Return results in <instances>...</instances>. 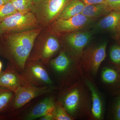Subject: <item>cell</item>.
Listing matches in <instances>:
<instances>
[{
  "mask_svg": "<svg viewBox=\"0 0 120 120\" xmlns=\"http://www.w3.org/2000/svg\"><path fill=\"white\" fill-rule=\"evenodd\" d=\"M93 21L82 14L66 19L56 20L47 27L50 33L56 35H63L79 31Z\"/></svg>",
  "mask_w": 120,
  "mask_h": 120,
  "instance_id": "obj_7",
  "label": "cell"
},
{
  "mask_svg": "<svg viewBox=\"0 0 120 120\" xmlns=\"http://www.w3.org/2000/svg\"><path fill=\"white\" fill-rule=\"evenodd\" d=\"M41 120H54V116L52 115H47L43 116L40 118Z\"/></svg>",
  "mask_w": 120,
  "mask_h": 120,
  "instance_id": "obj_27",
  "label": "cell"
},
{
  "mask_svg": "<svg viewBox=\"0 0 120 120\" xmlns=\"http://www.w3.org/2000/svg\"><path fill=\"white\" fill-rule=\"evenodd\" d=\"M0 24L3 33L23 32L41 27L32 11L16 12L5 19Z\"/></svg>",
  "mask_w": 120,
  "mask_h": 120,
  "instance_id": "obj_6",
  "label": "cell"
},
{
  "mask_svg": "<svg viewBox=\"0 0 120 120\" xmlns=\"http://www.w3.org/2000/svg\"><path fill=\"white\" fill-rule=\"evenodd\" d=\"M51 63L56 72L61 74L68 73L75 82L80 79V77L82 76L79 62H72L64 51L60 52L58 56L52 60Z\"/></svg>",
  "mask_w": 120,
  "mask_h": 120,
  "instance_id": "obj_11",
  "label": "cell"
},
{
  "mask_svg": "<svg viewBox=\"0 0 120 120\" xmlns=\"http://www.w3.org/2000/svg\"><path fill=\"white\" fill-rule=\"evenodd\" d=\"M82 77L91 95L92 106L90 118L93 120H103L105 113V103L101 92L91 79V77L83 75Z\"/></svg>",
  "mask_w": 120,
  "mask_h": 120,
  "instance_id": "obj_12",
  "label": "cell"
},
{
  "mask_svg": "<svg viewBox=\"0 0 120 120\" xmlns=\"http://www.w3.org/2000/svg\"><path fill=\"white\" fill-rule=\"evenodd\" d=\"M15 95V92L11 90L0 87V119H4L1 114L10 108Z\"/></svg>",
  "mask_w": 120,
  "mask_h": 120,
  "instance_id": "obj_18",
  "label": "cell"
},
{
  "mask_svg": "<svg viewBox=\"0 0 120 120\" xmlns=\"http://www.w3.org/2000/svg\"><path fill=\"white\" fill-rule=\"evenodd\" d=\"M112 11L120 12V0H105Z\"/></svg>",
  "mask_w": 120,
  "mask_h": 120,
  "instance_id": "obj_25",
  "label": "cell"
},
{
  "mask_svg": "<svg viewBox=\"0 0 120 120\" xmlns=\"http://www.w3.org/2000/svg\"><path fill=\"white\" fill-rule=\"evenodd\" d=\"M70 0H41L32 10L39 26L46 28L56 21Z\"/></svg>",
  "mask_w": 120,
  "mask_h": 120,
  "instance_id": "obj_4",
  "label": "cell"
},
{
  "mask_svg": "<svg viewBox=\"0 0 120 120\" xmlns=\"http://www.w3.org/2000/svg\"><path fill=\"white\" fill-rule=\"evenodd\" d=\"M53 90L51 86H38L26 84L20 86L15 92L11 112L22 107L35 98L51 92Z\"/></svg>",
  "mask_w": 120,
  "mask_h": 120,
  "instance_id": "obj_8",
  "label": "cell"
},
{
  "mask_svg": "<svg viewBox=\"0 0 120 120\" xmlns=\"http://www.w3.org/2000/svg\"><path fill=\"white\" fill-rule=\"evenodd\" d=\"M54 120H73L75 119L67 112L62 104L60 101H58L55 105Z\"/></svg>",
  "mask_w": 120,
  "mask_h": 120,
  "instance_id": "obj_21",
  "label": "cell"
},
{
  "mask_svg": "<svg viewBox=\"0 0 120 120\" xmlns=\"http://www.w3.org/2000/svg\"><path fill=\"white\" fill-rule=\"evenodd\" d=\"M55 105L52 98H46L32 109L26 117V120H35L47 115L54 116Z\"/></svg>",
  "mask_w": 120,
  "mask_h": 120,
  "instance_id": "obj_14",
  "label": "cell"
},
{
  "mask_svg": "<svg viewBox=\"0 0 120 120\" xmlns=\"http://www.w3.org/2000/svg\"><path fill=\"white\" fill-rule=\"evenodd\" d=\"M27 61L22 73L29 83L38 86H51L52 84L47 71L38 61Z\"/></svg>",
  "mask_w": 120,
  "mask_h": 120,
  "instance_id": "obj_10",
  "label": "cell"
},
{
  "mask_svg": "<svg viewBox=\"0 0 120 120\" xmlns=\"http://www.w3.org/2000/svg\"><path fill=\"white\" fill-rule=\"evenodd\" d=\"M85 4V5L95 4H106L105 0H80Z\"/></svg>",
  "mask_w": 120,
  "mask_h": 120,
  "instance_id": "obj_26",
  "label": "cell"
},
{
  "mask_svg": "<svg viewBox=\"0 0 120 120\" xmlns=\"http://www.w3.org/2000/svg\"><path fill=\"white\" fill-rule=\"evenodd\" d=\"M101 77L104 83L109 84L116 83L120 79V74L116 71L107 67L103 69Z\"/></svg>",
  "mask_w": 120,
  "mask_h": 120,
  "instance_id": "obj_19",
  "label": "cell"
},
{
  "mask_svg": "<svg viewBox=\"0 0 120 120\" xmlns=\"http://www.w3.org/2000/svg\"><path fill=\"white\" fill-rule=\"evenodd\" d=\"M120 23H119V25H118V28H117V29H118V28H120Z\"/></svg>",
  "mask_w": 120,
  "mask_h": 120,
  "instance_id": "obj_32",
  "label": "cell"
},
{
  "mask_svg": "<svg viewBox=\"0 0 120 120\" xmlns=\"http://www.w3.org/2000/svg\"><path fill=\"white\" fill-rule=\"evenodd\" d=\"M10 0H0V7L9 2Z\"/></svg>",
  "mask_w": 120,
  "mask_h": 120,
  "instance_id": "obj_28",
  "label": "cell"
},
{
  "mask_svg": "<svg viewBox=\"0 0 120 120\" xmlns=\"http://www.w3.org/2000/svg\"><path fill=\"white\" fill-rule=\"evenodd\" d=\"M43 28L2 33L0 35V56L18 71L23 72L35 39Z\"/></svg>",
  "mask_w": 120,
  "mask_h": 120,
  "instance_id": "obj_1",
  "label": "cell"
},
{
  "mask_svg": "<svg viewBox=\"0 0 120 120\" xmlns=\"http://www.w3.org/2000/svg\"><path fill=\"white\" fill-rule=\"evenodd\" d=\"M26 84L30 83L10 62L8 63L5 70L0 72V87L15 92L19 87Z\"/></svg>",
  "mask_w": 120,
  "mask_h": 120,
  "instance_id": "obj_13",
  "label": "cell"
},
{
  "mask_svg": "<svg viewBox=\"0 0 120 120\" xmlns=\"http://www.w3.org/2000/svg\"><path fill=\"white\" fill-rule=\"evenodd\" d=\"M33 0V1H34V5L35 4H36L38 2H39L41 0Z\"/></svg>",
  "mask_w": 120,
  "mask_h": 120,
  "instance_id": "obj_29",
  "label": "cell"
},
{
  "mask_svg": "<svg viewBox=\"0 0 120 120\" xmlns=\"http://www.w3.org/2000/svg\"><path fill=\"white\" fill-rule=\"evenodd\" d=\"M107 43L91 46L84 50L79 61L83 75H96L106 56Z\"/></svg>",
  "mask_w": 120,
  "mask_h": 120,
  "instance_id": "obj_5",
  "label": "cell"
},
{
  "mask_svg": "<svg viewBox=\"0 0 120 120\" xmlns=\"http://www.w3.org/2000/svg\"><path fill=\"white\" fill-rule=\"evenodd\" d=\"M3 33L2 30V28H1V26L0 23V35L1 34Z\"/></svg>",
  "mask_w": 120,
  "mask_h": 120,
  "instance_id": "obj_31",
  "label": "cell"
},
{
  "mask_svg": "<svg viewBox=\"0 0 120 120\" xmlns=\"http://www.w3.org/2000/svg\"><path fill=\"white\" fill-rule=\"evenodd\" d=\"M85 6V4L80 0H70L63 9L57 19H66L82 14Z\"/></svg>",
  "mask_w": 120,
  "mask_h": 120,
  "instance_id": "obj_16",
  "label": "cell"
},
{
  "mask_svg": "<svg viewBox=\"0 0 120 120\" xmlns=\"http://www.w3.org/2000/svg\"><path fill=\"white\" fill-rule=\"evenodd\" d=\"M112 114L114 120H120V94L116 98L113 103Z\"/></svg>",
  "mask_w": 120,
  "mask_h": 120,
  "instance_id": "obj_24",
  "label": "cell"
},
{
  "mask_svg": "<svg viewBox=\"0 0 120 120\" xmlns=\"http://www.w3.org/2000/svg\"><path fill=\"white\" fill-rule=\"evenodd\" d=\"M66 48L73 59L79 62L81 56L90 40L91 35L88 31H76L64 35Z\"/></svg>",
  "mask_w": 120,
  "mask_h": 120,
  "instance_id": "obj_9",
  "label": "cell"
},
{
  "mask_svg": "<svg viewBox=\"0 0 120 120\" xmlns=\"http://www.w3.org/2000/svg\"><path fill=\"white\" fill-rule=\"evenodd\" d=\"M2 67V62L0 61V72L1 71Z\"/></svg>",
  "mask_w": 120,
  "mask_h": 120,
  "instance_id": "obj_30",
  "label": "cell"
},
{
  "mask_svg": "<svg viewBox=\"0 0 120 120\" xmlns=\"http://www.w3.org/2000/svg\"><path fill=\"white\" fill-rule=\"evenodd\" d=\"M118 30H120V28H118Z\"/></svg>",
  "mask_w": 120,
  "mask_h": 120,
  "instance_id": "obj_33",
  "label": "cell"
},
{
  "mask_svg": "<svg viewBox=\"0 0 120 120\" xmlns=\"http://www.w3.org/2000/svg\"><path fill=\"white\" fill-rule=\"evenodd\" d=\"M120 22V12L112 11L99 20L97 26L102 30H116Z\"/></svg>",
  "mask_w": 120,
  "mask_h": 120,
  "instance_id": "obj_17",
  "label": "cell"
},
{
  "mask_svg": "<svg viewBox=\"0 0 120 120\" xmlns=\"http://www.w3.org/2000/svg\"><path fill=\"white\" fill-rule=\"evenodd\" d=\"M59 101L75 120L90 118L92 106L91 95L82 77L65 90Z\"/></svg>",
  "mask_w": 120,
  "mask_h": 120,
  "instance_id": "obj_2",
  "label": "cell"
},
{
  "mask_svg": "<svg viewBox=\"0 0 120 120\" xmlns=\"http://www.w3.org/2000/svg\"><path fill=\"white\" fill-rule=\"evenodd\" d=\"M56 36L47 28H43L38 35V41H35L27 61L41 60L44 64L48 63L60 48V42Z\"/></svg>",
  "mask_w": 120,
  "mask_h": 120,
  "instance_id": "obj_3",
  "label": "cell"
},
{
  "mask_svg": "<svg viewBox=\"0 0 120 120\" xmlns=\"http://www.w3.org/2000/svg\"><path fill=\"white\" fill-rule=\"evenodd\" d=\"M112 11L106 4L102 3L85 5L82 14L93 20L105 16Z\"/></svg>",
  "mask_w": 120,
  "mask_h": 120,
  "instance_id": "obj_15",
  "label": "cell"
},
{
  "mask_svg": "<svg viewBox=\"0 0 120 120\" xmlns=\"http://www.w3.org/2000/svg\"><path fill=\"white\" fill-rule=\"evenodd\" d=\"M10 1L17 12L20 13L32 11L34 5L33 0H11Z\"/></svg>",
  "mask_w": 120,
  "mask_h": 120,
  "instance_id": "obj_20",
  "label": "cell"
},
{
  "mask_svg": "<svg viewBox=\"0 0 120 120\" xmlns=\"http://www.w3.org/2000/svg\"><path fill=\"white\" fill-rule=\"evenodd\" d=\"M110 57L112 62L116 65L120 72V46L114 45L110 52Z\"/></svg>",
  "mask_w": 120,
  "mask_h": 120,
  "instance_id": "obj_23",
  "label": "cell"
},
{
  "mask_svg": "<svg viewBox=\"0 0 120 120\" xmlns=\"http://www.w3.org/2000/svg\"><path fill=\"white\" fill-rule=\"evenodd\" d=\"M17 12L11 1L0 7V23L9 16Z\"/></svg>",
  "mask_w": 120,
  "mask_h": 120,
  "instance_id": "obj_22",
  "label": "cell"
}]
</instances>
